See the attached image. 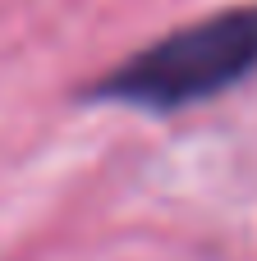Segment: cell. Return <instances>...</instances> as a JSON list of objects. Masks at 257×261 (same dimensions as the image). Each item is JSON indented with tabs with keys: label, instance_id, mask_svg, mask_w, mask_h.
Wrapping results in <instances>:
<instances>
[{
	"label": "cell",
	"instance_id": "6da1fadb",
	"mask_svg": "<svg viewBox=\"0 0 257 261\" xmlns=\"http://www.w3.org/2000/svg\"><path fill=\"white\" fill-rule=\"evenodd\" d=\"M248 73H257V5H239L184 23L156 37L152 46L133 50L124 64L101 73L87 87V96L166 115L230 92Z\"/></svg>",
	"mask_w": 257,
	"mask_h": 261
}]
</instances>
